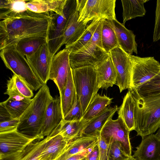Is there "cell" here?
<instances>
[{
	"label": "cell",
	"mask_w": 160,
	"mask_h": 160,
	"mask_svg": "<svg viewBox=\"0 0 160 160\" xmlns=\"http://www.w3.org/2000/svg\"><path fill=\"white\" fill-rule=\"evenodd\" d=\"M51 19L50 12L37 13L29 10L18 17L1 20L0 50L25 38H47Z\"/></svg>",
	"instance_id": "6da1fadb"
},
{
	"label": "cell",
	"mask_w": 160,
	"mask_h": 160,
	"mask_svg": "<svg viewBox=\"0 0 160 160\" xmlns=\"http://www.w3.org/2000/svg\"><path fill=\"white\" fill-rule=\"evenodd\" d=\"M53 98L48 86L43 84L19 118L17 131L31 138L44 139L41 135V129L47 107Z\"/></svg>",
	"instance_id": "7a4b0ae2"
},
{
	"label": "cell",
	"mask_w": 160,
	"mask_h": 160,
	"mask_svg": "<svg viewBox=\"0 0 160 160\" xmlns=\"http://www.w3.org/2000/svg\"><path fill=\"white\" fill-rule=\"evenodd\" d=\"M132 90L136 99L134 130L142 138L153 134L160 127V93L141 97Z\"/></svg>",
	"instance_id": "3957f363"
},
{
	"label": "cell",
	"mask_w": 160,
	"mask_h": 160,
	"mask_svg": "<svg viewBox=\"0 0 160 160\" xmlns=\"http://www.w3.org/2000/svg\"><path fill=\"white\" fill-rule=\"evenodd\" d=\"M1 59L6 67L22 79L32 90L37 91L43 84L38 79L26 58L13 44L0 50Z\"/></svg>",
	"instance_id": "277c9868"
},
{
	"label": "cell",
	"mask_w": 160,
	"mask_h": 160,
	"mask_svg": "<svg viewBox=\"0 0 160 160\" xmlns=\"http://www.w3.org/2000/svg\"><path fill=\"white\" fill-rule=\"evenodd\" d=\"M103 19L100 20L91 40L79 50L70 52L69 62L72 69L83 67H95L109 55L103 50L101 41Z\"/></svg>",
	"instance_id": "5b68a950"
},
{
	"label": "cell",
	"mask_w": 160,
	"mask_h": 160,
	"mask_svg": "<svg viewBox=\"0 0 160 160\" xmlns=\"http://www.w3.org/2000/svg\"><path fill=\"white\" fill-rule=\"evenodd\" d=\"M77 98L83 115L99 90L94 67L88 66L72 69Z\"/></svg>",
	"instance_id": "8992f818"
},
{
	"label": "cell",
	"mask_w": 160,
	"mask_h": 160,
	"mask_svg": "<svg viewBox=\"0 0 160 160\" xmlns=\"http://www.w3.org/2000/svg\"><path fill=\"white\" fill-rule=\"evenodd\" d=\"M76 0H67L62 15L50 12L51 19L47 39L49 49L52 57L63 45L65 29L70 15L76 10Z\"/></svg>",
	"instance_id": "52a82bcc"
},
{
	"label": "cell",
	"mask_w": 160,
	"mask_h": 160,
	"mask_svg": "<svg viewBox=\"0 0 160 160\" xmlns=\"http://www.w3.org/2000/svg\"><path fill=\"white\" fill-rule=\"evenodd\" d=\"M132 63L130 89H135L160 72V63L153 57L130 55Z\"/></svg>",
	"instance_id": "ba28073f"
},
{
	"label": "cell",
	"mask_w": 160,
	"mask_h": 160,
	"mask_svg": "<svg viewBox=\"0 0 160 160\" xmlns=\"http://www.w3.org/2000/svg\"><path fill=\"white\" fill-rule=\"evenodd\" d=\"M116 0H87L79 13L78 21L87 24L91 20L116 19Z\"/></svg>",
	"instance_id": "9c48e42d"
},
{
	"label": "cell",
	"mask_w": 160,
	"mask_h": 160,
	"mask_svg": "<svg viewBox=\"0 0 160 160\" xmlns=\"http://www.w3.org/2000/svg\"><path fill=\"white\" fill-rule=\"evenodd\" d=\"M130 132L122 119H110L101 130L100 134L108 144L115 141L120 142L125 152L132 156V148L129 138Z\"/></svg>",
	"instance_id": "30bf717a"
},
{
	"label": "cell",
	"mask_w": 160,
	"mask_h": 160,
	"mask_svg": "<svg viewBox=\"0 0 160 160\" xmlns=\"http://www.w3.org/2000/svg\"><path fill=\"white\" fill-rule=\"evenodd\" d=\"M109 53L116 72L115 84L119 87L120 92L130 89L132 69L130 55L119 46L112 49Z\"/></svg>",
	"instance_id": "8fae6325"
},
{
	"label": "cell",
	"mask_w": 160,
	"mask_h": 160,
	"mask_svg": "<svg viewBox=\"0 0 160 160\" xmlns=\"http://www.w3.org/2000/svg\"><path fill=\"white\" fill-rule=\"evenodd\" d=\"M70 53L65 48L56 53L52 59L49 80H52L56 84L60 95L65 87L72 70L69 62Z\"/></svg>",
	"instance_id": "7c38bea8"
},
{
	"label": "cell",
	"mask_w": 160,
	"mask_h": 160,
	"mask_svg": "<svg viewBox=\"0 0 160 160\" xmlns=\"http://www.w3.org/2000/svg\"><path fill=\"white\" fill-rule=\"evenodd\" d=\"M26 58L38 79L43 84H46L49 80L52 58L48 43L42 46L33 54Z\"/></svg>",
	"instance_id": "4fadbf2b"
},
{
	"label": "cell",
	"mask_w": 160,
	"mask_h": 160,
	"mask_svg": "<svg viewBox=\"0 0 160 160\" xmlns=\"http://www.w3.org/2000/svg\"><path fill=\"white\" fill-rule=\"evenodd\" d=\"M19 132L17 130L0 133V156L22 151L35 140Z\"/></svg>",
	"instance_id": "5bb4252c"
},
{
	"label": "cell",
	"mask_w": 160,
	"mask_h": 160,
	"mask_svg": "<svg viewBox=\"0 0 160 160\" xmlns=\"http://www.w3.org/2000/svg\"><path fill=\"white\" fill-rule=\"evenodd\" d=\"M63 119L60 97L56 96L49 102L47 108L41 135L44 138L50 135Z\"/></svg>",
	"instance_id": "9a60e30c"
},
{
	"label": "cell",
	"mask_w": 160,
	"mask_h": 160,
	"mask_svg": "<svg viewBox=\"0 0 160 160\" xmlns=\"http://www.w3.org/2000/svg\"><path fill=\"white\" fill-rule=\"evenodd\" d=\"M142 138L133 157L136 160H160V139L153 134Z\"/></svg>",
	"instance_id": "2e32d148"
},
{
	"label": "cell",
	"mask_w": 160,
	"mask_h": 160,
	"mask_svg": "<svg viewBox=\"0 0 160 160\" xmlns=\"http://www.w3.org/2000/svg\"><path fill=\"white\" fill-rule=\"evenodd\" d=\"M97 76L98 88L107 89L116 84L117 73L109 54L94 67Z\"/></svg>",
	"instance_id": "e0dca14e"
},
{
	"label": "cell",
	"mask_w": 160,
	"mask_h": 160,
	"mask_svg": "<svg viewBox=\"0 0 160 160\" xmlns=\"http://www.w3.org/2000/svg\"><path fill=\"white\" fill-rule=\"evenodd\" d=\"M119 47L128 54H138V44L133 31L127 28L117 19L111 20Z\"/></svg>",
	"instance_id": "ac0fdd59"
},
{
	"label": "cell",
	"mask_w": 160,
	"mask_h": 160,
	"mask_svg": "<svg viewBox=\"0 0 160 160\" xmlns=\"http://www.w3.org/2000/svg\"><path fill=\"white\" fill-rule=\"evenodd\" d=\"M50 134L42 139H37L29 143L22 151L13 154L0 156V160H39L41 154Z\"/></svg>",
	"instance_id": "d6986e66"
},
{
	"label": "cell",
	"mask_w": 160,
	"mask_h": 160,
	"mask_svg": "<svg viewBox=\"0 0 160 160\" xmlns=\"http://www.w3.org/2000/svg\"><path fill=\"white\" fill-rule=\"evenodd\" d=\"M136 105V97L133 91L128 89L124 96L122 103L118 108V117L121 118L130 132L135 128V111Z\"/></svg>",
	"instance_id": "ffe728a7"
},
{
	"label": "cell",
	"mask_w": 160,
	"mask_h": 160,
	"mask_svg": "<svg viewBox=\"0 0 160 160\" xmlns=\"http://www.w3.org/2000/svg\"><path fill=\"white\" fill-rule=\"evenodd\" d=\"M47 141L40 157L39 160H55L63 152L68 142L59 134L53 132Z\"/></svg>",
	"instance_id": "44dd1931"
},
{
	"label": "cell",
	"mask_w": 160,
	"mask_h": 160,
	"mask_svg": "<svg viewBox=\"0 0 160 160\" xmlns=\"http://www.w3.org/2000/svg\"><path fill=\"white\" fill-rule=\"evenodd\" d=\"M97 144L96 136L79 137L68 143L63 152L55 160H65L72 155L92 148Z\"/></svg>",
	"instance_id": "7402d4cb"
},
{
	"label": "cell",
	"mask_w": 160,
	"mask_h": 160,
	"mask_svg": "<svg viewBox=\"0 0 160 160\" xmlns=\"http://www.w3.org/2000/svg\"><path fill=\"white\" fill-rule=\"evenodd\" d=\"M79 13L76 10L70 16L63 35V45L65 46L75 42L86 29L87 24L78 21Z\"/></svg>",
	"instance_id": "603a6c76"
},
{
	"label": "cell",
	"mask_w": 160,
	"mask_h": 160,
	"mask_svg": "<svg viewBox=\"0 0 160 160\" xmlns=\"http://www.w3.org/2000/svg\"><path fill=\"white\" fill-rule=\"evenodd\" d=\"M117 105L112 107H108L103 112L88 122L82 132V136H96L100 132L102 128L117 111Z\"/></svg>",
	"instance_id": "cb8c5ba5"
},
{
	"label": "cell",
	"mask_w": 160,
	"mask_h": 160,
	"mask_svg": "<svg viewBox=\"0 0 160 160\" xmlns=\"http://www.w3.org/2000/svg\"><path fill=\"white\" fill-rule=\"evenodd\" d=\"M87 123L81 121H66L63 119L52 131L61 135L68 143L82 136L83 130Z\"/></svg>",
	"instance_id": "d4e9b609"
},
{
	"label": "cell",
	"mask_w": 160,
	"mask_h": 160,
	"mask_svg": "<svg viewBox=\"0 0 160 160\" xmlns=\"http://www.w3.org/2000/svg\"><path fill=\"white\" fill-rule=\"evenodd\" d=\"M67 0H32L28 1L27 7L30 11L37 13L53 12L62 15Z\"/></svg>",
	"instance_id": "484cf974"
},
{
	"label": "cell",
	"mask_w": 160,
	"mask_h": 160,
	"mask_svg": "<svg viewBox=\"0 0 160 160\" xmlns=\"http://www.w3.org/2000/svg\"><path fill=\"white\" fill-rule=\"evenodd\" d=\"M28 1L22 0H0V18L2 20L18 17L29 10Z\"/></svg>",
	"instance_id": "4316f807"
},
{
	"label": "cell",
	"mask_w": 160,
	"mask_h": 160,
	"mask_svg": "<svg viewBox=\"0 0 160 160\" xmlns=\"http://www.w3.org/2000/svg\"><path fill=\"white\" fill-rule=\"evenodd\" d=\"M113 98L97 93L83 115L81 121L86 123L105 111L112 102Z\"/></svg>",
	"instance_id": "83f0119b"
},
{
	"label": "cell",
	"mask_w": 160,
	"mask_h": 160,
	"mask_svg": "<svg viewBox=\"0 0 160 160\" xmlns=\"http://www.w3.org/2000/svg\"><path fill=\"white\" fill-rule=\"evenodd\" d=\"M148 0H122L123 25L126 22L137 17L145 15L146 11L144 3Z\"/></svg>",
	"instance_id": "f1b7e54d"
},
{
	"label": "cell",
	"mask_w": 160,
	"mask_h": 160,
	"mask_svg": "<svg viewBox=\"0 0 160 160\" xmlns=\"http://www.w3.org/2000/svg\"><path fill=\"white\" fill-rule=\"evenodd\" d=\"M60 97L64 118L73 107L77 100L72 70L69 74L65 87L60 95Z\"/></svg>",
	"instance_id": "f546056e"
},
{
	"label": "cell",
	"mask_w": 160,
	"mask_h": 160,
	"mask_svg": "<svg viewBox=\"0 0 160 160\" xmlns=\"http://www.w3.org/2000/svg\"><path fill=\"white\" fill-rule=\"evenodd\" d=\"M47 42L46 37L32 36L21 39L14 44L18 51L26 57L33 54L42 46Z\"/></svg>",
	"instance_id": "4dcf8cb0"
},
{
	"label": "cell",
	"mask_w": 160,
	"mask_h": 160,
	"mask_svg": "<svg viewBox=\"0 0 160 160\" xmlns=\"http://www.w3.org/2000/svg\"><path fill=\"white\" fill-rule=\"evenodd\" d=\"M101 41L103 50L108 53L112 49L119 46L111 20H102Z\"/></svg>",
	"instance_id": "1f68e13d"
},
{
	"label": "cell",
	"mask_w": 160,
	"mask_h": 160,
	"mask_svg": "<svg viewBox=\"0 0 160 160\" xmlns=\"http://www.w3.org/2000/svg\"><path fill=\"white\" fill-rule=\"evenodd\" d=\"M31 101H25L9 97L6 101L1 102L0 105L6 110L12 119H19Z\"/></svg>",
	"instance_id": "d6a6232c"
},
{
	"label": "cell",
	"mask_w": 160,
	"mask_h": 160,
	"mask_svg": "<svg viewBox=\"0 0 160 160\" xmlns=\"http://www.w3.org/2000/svg\"><path fill=\"white\" fill-rule=\"evenodd\" d=\"M100 20L92 21L79 38L73 44L66 46L65 48L70 52H76L82 48L91 39Z\"/></svg>",
	"instance_id": "836d02e7"
},
{
	"label": "cell",
	"mask_w": 160,
	"mask_h": 160,
	"mask_svg": "<svg viewBox=\"0 0 160 160\" xmlns=\"http://www.w3.org/2000/svg\"><path fill=\"white\" fill-rule=\"evenodd\" d=\"M131 90L141 97L160 93V72L153 78L137 88Z\"/></svg>",
	"instance_id": "e575fe53"
},
{
	"label": "cell",
	"mask_w": 160,
	"mask_h": 160,
	"mask_svg": "<svg viewBox=\"0 0 160 160\" xmlns=\"http://www.w3.org/2000/svg\"><path fill=\"white\" fill-rule=\"evenodd\" d=\"M130 157L125 152L120 142L115 141L108 144L107 160H125Z\"/></svg>",
	"instance_id": "d590c367"
},
{
	"label": "cell",
	"mask_w": 160,
	"mask_h": 160,
	"mask_svg": "<svg viewBox=\"0 0 160 160\" xmlns=\"http://www.w3.org/2000/svg\"><path fill=\"white\" fill-rule=\"evenodd\" d=\"M15 86L18 91L23 96L31 98L33 96L32 91L30 87L17 76L13 74Z\"/></svg>",
	"instance_id": "8d00e7d4"
},
{
	"label": "cell",
	"mask_w": 160,
	"mask_h": 160,
	"mask_svg": "<svg viewBox=\"0 0 160 160\" xmlns=\"http://www.w3.org/2000/svg\"><path fill=\"white\" fill-rule=\"evenodd\" d=\"M82 116L81 106L77 99L73 107L63 119L66 121H80Z\"/></svg>",
	"instance_id": "74e56055"
},
{
	"label": "cell",
	"mask_w": 160,
	"mask_h": 160,
	"mask_svg": "<svg viewBox=\"0 0 160 160\" xmlns=\"http://www.w3.org/2000/svg\"><path fill=\"white\" fill-rule=\"evenodd\" d=\"M19 122V119H12L0 122V133L17 130Z\"/></svg>",
	"instance_id": "f35d334b"
},
{
	"label": "cell",
	"mask_w": 160,
	"mask_h": 160,
	"mask_svg": "<svg viewBox=\"0 0 160 160\" xmlns=\"http://www.w3.org/2000/svg\"><path fill=\"white\" fill-rule=\"evenodd\" d=\"M96 136L98 140L99 160H107L108 144L100 132L98 133Z\"/></svg>",
	"instance_id": "ab89813d"
},
{
	"label": "cell",
	"mask_w": 160,
	"mask_h": 160,
	"mask_svg": "<svg viewBox=\"0 0 160 160\" xmlns=\"http://www.w3.org/2000/svg\"><path fill=\"white\" fill-rule=\"evenodd\" d=\"M160 39V0L157 1L155 19L153 35V42Z\"/></svg>",
	"instance_id": "60d3db41"
},
{
	"label": "cell",
	"mask_w": 160,
	"mask_h": 160,
	"mask_svg": "<svg viewBox=\"0 0 160 160\" xmlns=\"http://www.w3.org/2000/svg\"><path fill=\"white\" fill-rule=\"evenodd\" d=\"M87 160H99L98 148V144L94 146L86 157Z\"/></svg>",
	"instance_id": "b9f144b4"
},
{
	"label": "cell",
	"mask_w": 160,
	"mask_h": 160,
	"mask_svg": "<svg viewBox=\"0 0 160 160\" xmlns=\"http://www.w3.org/2000/svg\"><path fill=\"white\" fill-rule=\"evenodd\" d=\"M93 148L87 149L80 153L72 155L65 160H80L86 157L87 155L92 150Z\"/></svg>",
	"instance_id": "7bdbcfd3"
},
{
	"label": "cell",
	"mask_w": 160,
	"mask_h": 160,
	"mask_svg": "<svg viewBox=\"0 0 160 160\" xmlns=\"http://www.w3.org/2000/svg\"><path fill=\"white\" fill-rule=\"evenodd\" d=\"M12 119L6 110L0 105V122Z\"/></svg>",
	"instance_id": "ee69618b"
},
{
	"label": "cell",
	"mask_w": 160,
	"mask_h": 160,
	"mask_svg": "<svg viewBox=\"0 0 160 160\" xmlns=\"http://www.w3.org/2000/svg\"><path fill=\"white\" fill-rule=\"evenodd\" d=\"M87 0H76V10L79 13L83 9Z\"/></svg>",
	"instance_id": "f6af8a7d"
},
{
	"label": "cell",
	"mask_w": 160,
	"mask_h": 160,
	"mask_svg": "<svg viewBox=\"0 0 160 160\" xmlns=\"http://www.w3.org/2000/svg\"><path fill=\"white\" fill-rule=\"evenodd\" d=\"M155 134L160 139V127Z\"/></svg>",
	"instance_id": "bcb514c9"
},
{
	"label": "cell",
	"mask_w": 160,
	"mask_h": 160,
	"mask_svg": "<svg viewBox=\"0 0 160 160\" xmlns=\"http://www.w3.org/2000/svg\"><path fill=\"white\" fill-rule=\"evenodd\" d=\"M125 160H136L132 156L128 158Z\"/></svg>",
	"instance_id": "7dc6e473"
},
{
	"label": "cell",
	"mask_w": 160,
	"mask_h": 160,
	"mask_svg": "<svg viewBox=\"0 0 160 160\" xmlns=\"http://www.w3.org/2000/svg\"><path fill=\"white\" fill-rule=\"evenodd\" d=\"M80 160H87L86 157Z\"/></svg>",
	"instance_id": "c3c4849f"
}]
</instances>
